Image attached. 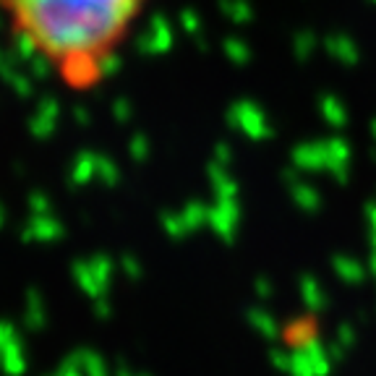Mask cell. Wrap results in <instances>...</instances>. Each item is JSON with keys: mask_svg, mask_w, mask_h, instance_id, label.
Here are the masks:
<instances>
[{"mask_svg": "<svg viewBox=\"0 0 376 376\" xmlns=\"http://www.w3.org/2000/svg\"><path fill=\"white\" fill-rule=\"evenodd\" d=\"M154 0H0V24L18 50L74 97L100 92Z\"/></svg>", "mask_w": 376, "mask_h": 376, "instance_id": "1", "label": "cell"}]
</instances>
